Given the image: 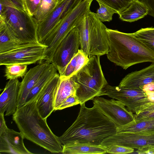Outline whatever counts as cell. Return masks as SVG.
I'll return each instance as SVG.
<instances>
[{
    "instance_id": "cell-41",
    "label": "cell",
    "mask_w": 154,
    "mask_h": 154,
    "mask_svg": "<svg viewBox=\"0 0 154 154\" xmlns=\"http://www.w3.org/2000/svg\"><path fill=\"white\" fill-rule=\"evenodd\" d=\"M57 0V3H58L62 1V0Z\"/></svg>"
},
{
    "instance_id": "cell-14",
    "label": "cell",
    "mask_w": 154,
    "mask_h": 154,
    "mask_svg": "<svg viewBox=\"0 0 154 154\" xmlns=\"http://www.w3.org/2000/svg\"><path fill=\"white\" fill-rule=\"evenodd\" d=\"M60 79L57 73L44 87L37 100L38 111L42 117L47 119L54 110V104Z\"/></svg>"
},
{
    "instance_id": "cell-9",
    "label": "cell",
    "mask_w": 154,
    "mask_h": 154,
    "mask_svg": "<svg viewBox=\"0 0 154 154\" xmlns=\"http://www.w3.org/2000/svg\"><path fill=\"white\" fill-rule=\"evenodd\" d=\"M80 46L79 31L77 26L62 40L53 56L51 63L56 67L60 76L68 64L78 52Z\"/></svg>"
},
{
    "instance_id": "cell-35",
    "label": "cell",
    "mask_w": 154,
    "mask_h": 154,
    "mask_svg": "<svg viewBox=\"0 0 154 154\" xmlns=\"http://www.w3.org/2000/svg\"><path fill=\"white\" fill-rule=\"evenodd\" d=\"M154 110V103H148L143 105L136 107L133 112L135 114L140 112Z\"/></svg>"
},
{
    "instance_id": "cell-28",
    "label": "cell",
    "mask_w": 154,
    "mask_h": 154,
    "mask_svg": "<svg viewBox=\"0 0 154 154\" xmlns=\"http://www.w3.org/2000/svg\"><path fill=\"white\" fill-rule=\"evenodd\" d=\"M27 65L17 64L5 65V76L9 80L23 78L27 72Z\"/></svg>"
},
{
    "instance_id": "cell-16",
    "label": "cell",
    "mask_w": 154,
    "mask_h": 154,
    "mask_svg": "<svg viewBox=\"0 0 154 154\" xmlns=\"http://www.w3.org/2000/svg\"><path fill=\"white\" fill-rule=\"evenodd\" d=\"M20 82L17 79L9 80L0 96V113L13 115L17 108V99Z\"/></svg>"
},
{
    "instance_id": "cell-7",
    "label": "cell",
    "mask_w": 154,
    "mask_h": 154,
    "mask_svg": "<svg viewBox=\"0 0 154 154\" xmlns=\"http://www.w3.org/2000/svg\"><path fill=\"white\" fill-rule=\"evenodd\" d=\"M93 0H82L60 20L42 43L47 47L43 62L51 63L54 54L59 44L72 29L79 25L85 14L90 10Z\"/></svg>"
},
{
    "instance_id": "cell-27",
    "label": "cell",
    "mask_w": 154,
    "mask_h": 154,
    "mask_svg": "<svg viewBox=\"0 0 154 154\" xmlns=\"http://www.w3.org/2000/svg\"><path fill=\"white\" fill-rule=\"evenodd\" d=\"M57 3L56 0H41L33 17L38 22L42 21L54 9Z\"/></svg>"
},
{
    "instance_id": "cell-30",
    "label": "cell",
    "mask_w": 154,
    "mask_h": 154,
    "mask_svg": "<svg viewBox=\"0 0 154 154\" xmlns=\"http://www.w3.org/2000/svg\"><path fill=\"white\" fill-rule=\"evenodd\" d=\"M99 7L95 15L102 22H110L112 19L114 14L117 12L112 8L100 2H98Z\"/></svg>"
},
{
    "instance_id": "cell-4",
    "label": "cell",
    "mask_w": 154,
    "mask_h": 154,
    "mask_svg": "<svg viewBox=\"0 0 154 154\" xmlns=\"http://www.w3.org/2000/svg\"><path fill=\"white\" fill-rule=\"evenodd\" d=\"M0 20L12 35L23 43H39L38 21L26 10L23 0H0Z\"/></svg>"
},
{
    "instance_id": "cell-19",
    "label": "cell",
    "mask_w": 154,
    "mask_h": 154,
    "mask_svg": "<svg viewBox=\"0 0 154 154\" xmlns=\"http://www.w3.org/2000/svg\"><path fill=\"white\" fill-rule=\"evenodd\" d=\"M55 99L54 110L58 109L64 100L72 94H75L78 85L71 77L68 78L61 77Z\"/></svg>"
},
{
    "instance_id": "cell-6",
    "label": "cell",
    "mask_w": 154,
    "mask_h": 154,
    "mask_svg": "<svg viewBox=\"0 0 154 154\" xmlns=\"http://www.w3.org/2000/svg\"><path fill=\"white\" fill-rule=\"evenodd\" d=\"M100 57H89L88 62L71 77L78 85L75 93L80 105L100 95L108 84L102 69Z\"/></svg>"
},
{
    "instance_id": "cell-20",
    "label": "cell",
    "mask_w": 154,
    "mask_h": 154,
    "mask_svg": "<svg viewBox=\"0 0 154 154\" xmlns=\"http://www.w3.org/2000/svg\"><path fill=\"white\" fill-rule=\"evenodd\" d=\"M149 13L147 6L140 0H134L124 11L118 14L123 21L132 22L137 21Z\"/></svg>"
},
{
    "instance_id": "cell-34",
    "label": "cell",
    "mask_w": 154,
    "mask_h": 154,
    "mask_svg": "<svg viewBox=\"0 0 154 154\" xmlns=\"http://www.w3.org/2000/svg\"><path fill=\"white\" fill-rule=\"evenodd\" d=\"M154 119V110L135 114L134 120L136 121Z\"/></svg>"
},
{
    "instance_id": "cell-23",
    "label": "cell",
    "mask_w": 154,
    "mask_h": 154,
    "mask_svg": "<svg viewBox=\"0 0 154 154\" xmlns=\"http://www.w3.org/2000/svg\"><path fill=\"white\" fill-rule=\"evenodd\" d=\"M25 44L17 40L3 21L0 20V54L14 50Z\"/></svg>"
},
{
    "instance_id": "cell-8",
    "label": "cell",
    "mask_w": 154,
    "mask_h": 154,
    "mask_svg": "<svg viewBox=\"0 0 154 154\" xmlns=\"http://www.w3.org/2000/svg\"><path fill=\"white\" fill-rule=\"evenodd\" d=\"M47 47L40 43L25 44L14 50L0 54V65H29L38 62H42L45 59V52Z\"/></svg>"
},
{
    "instance_id": "cell-31",
    "label": "cell",
    "mask_w": 154,
    "mask_h": 154,
    "mask_svg": "<svg viewBox=\"0 0 154 154\" xmlns=\"http://www.w3.org/2000/svg\"><path fill=\"white\" fill-rule=\"evenodd\" d=\"M134 151L133 148L117 145H112L106 147V153L111 154L131 153Z\"/></svg>"
},
{
    "instance_id": "cell-29",
    "label": "cell",
    "mask_w": 154,
    "mask_h": 154,
    "mask_svg": "<svg viewBox=\"0 0 154 154\" xmlns=\"http://www.w3.org/2000/svg\"><path fill=\"white\" fill-rule=\"evenodd\" d=\"M116 11L118 14L127 8L134 0H95Z\"/></svg>"
},
{
    "instance_id": "cell-40",
    "label": "cell",
    "mask_w": 154,
    "mask_h": 154,
    "mask_svg": "<svg viewBox=\"0 0 154 154\" xmlns=\"http://www.w3.org/2000/svg\"><path fill=\"white\" fill-rule=\"evenodd\" d=\"M140 89L144 92H154V83H150L141 87Z\"/></svg>"
},
{
    "instance_id": "cell-12",
    "label": "cell",
    "mask_w": 154,
    "mask_h": 154,
    "mask_svg": "<svg viewBox=\"0 0 154 154\" xmlns=\"http://www.w3.org/2000/svg\"><path fill=\"white\" fill-rule=\"evenodd\" d=\"M117 145L137 149L154 145V134L143 132H117L104 140L101 145Z\"/></svg>"
},
{
    "instance_id": "cell-32",
    "label": "cell",
    "mask_w": 154,
    "mask_h": 154,
    "mask_svg": "<svg viewBox=\"0 0 154 154\" xmlns=\"http://www.w3.org/2000/svg\"><path fill=\"white\" fill-rule=\"evenodd\" d=\"M41 0H23L25 8L28 14L34 17Z\"/></svg>"
},
{
    "instance_id": "cell-36",
    "label": "cell",
    "mask_w": 154,
    "mask_h": 154,
    "mask_svg": "<svg viewBox=\"0 0 154 154\" xmlns=\"http://www.w3.org/2000/svg\"><path fill=\"white\" fill-rule=\"evenodd\" d=\"M136 152L139 154H154V145H148L139 148Z\"/></svg>"
},
{
    "instance_id": "cell-1",
    "label": "cell",
    "mask_w": 154,
    "mask_h": 154,
    "mask_svg": "<svg viewBox=\"0 0 154 154\" xmlns=\"http://www.w3.org/2000/svg\"><path fill=\"white\" fill-rule=\"evenodd\" d=\"M114 122L95 105L88 108L81 105L75 121L62 135L58 137L63 145L76 143L100 145L103 141L117 132Z\"/></svg>"
},
{
    "instance_id": "cell-13",
    "label": "cell",
    "mask_w": 154,
    "mask_h": 154,
    "mask_svg": "<svg viewBox=\"0 0 154 154\" xmlns=\"http://www.w3.org/2000/svg\"><path fill=\"white\" fill-rule=\"evenodd\" d=\"M104 95L121 101L132 112L138 106L139 101L147 97L145 92L140 89L113 86L108 84L103 89L100 96Z\"/></svg>"
},
{
    "instance_id": "cell-17",
    "label": "cell",
    "mask_w": 154,
    "mask_h": 154,
    "mask_svg": "<svg viewBox=\"0 0 154 154\" xmlns=\"http://www.w3.org/2000/svg\"><path fill=\"white\" fill-rule=\"evenodd\" d=\"M46 62L39 63L26 72L21 82L17 99V108L23 105L26 97L33 87L49 64Z\"/></svg>"
},
{
    "instance_id": "cell-15",
    "label": "cell",
    "mask_w": 154,
    "mask_h": 154,
    "mask_svg": "<svg viewBox=\"0 0 154 154\" xmlns=\"http://www.w3.org/2000/svg\"><path fill=\"white\" fill-rule=\"evenodd\" d=\"M22 134L8 128L0 135V152L15 154H32L25 146Z\"/></svg>"
},
{
    "instance_id": "cell-25",
    "label": "cell",
    "mask_w": 154,
    "mask_h": 154,
    "mask_svg": "<svg viewBox=\"0 0 154 154\" xmlns=\"http://www.w3.org/2000/svg\"><path fill=\"white\" fill-rule=\"evenodd\" d=\"M89 60L88 56L79 49L66 66L61 77H72L85 66Z\"/></svg>"
},
{
    "instance_id": "cell-5",
    "label": "cell",
    "mask_w": 154,
    "mask_h": 154,
    "mask_svg": "<svg viewBox=\"0 0 154 154\" xmlns=\"http://www.w3.org/2000/svg\"><path fill=\"white\" fill-rule=\"evenodd\" d=\"M78 27L80 49L88 57L101 56L109 51L107 28L90 10L84 15Z\"/></svg>"
},
{
    "instance_id": "cell-22",
    "label": "cell",
    "mask_w": 154,
    "mask_h": 154,
    "mask_svg": "<svg viewBox=\"0 0 154 154\" xmlns=\"http://www.w3.org/2000/svg\"><path fill=\"white\" fill-rule=\"evenodd\" d=\"M63 154H103L106 153V147L101 145L76 143L63 145Z\"/></svg>"
},
{
    "instance_id": "cell-11",
    "label": "cell",
    "mask_w": 154,
    "mask_h": 154,
    "mask_svg": "<svg viewBox=\"0 0 154 154\" xmlns=\"http://www.w3.org/2000/svg\"><path fill=\"white\" fill-rule=\"evenodd\" d=\"M83 0H62L43 20L38 22L37 35L38 42L42 44L60 20Z\"/></svg>"
},
{
    "instance_id": "cell-38",
    "label": "cell",
    "mask_w": 154,
    "mask_h": 154,
    "mask_svg": "<svg viewBox=\"0 0 154 154\" xmlns=\"http://www.w3.org/2000/svg\"><path fill=\"white\" fill-rule=\"evenodd\" d=\"M4 114L0 113V135L6 131L8 128L5 120Z\"/></svg>"
},
{
    "instance_id": "cell-26",
    "label": "cell",
    "mask_w": 154,
    "mask_h": 154,
    "mask_svg": "<svg viewBox=\"0 0 154 154\" xmlns=\"http://www.w3.org/2000/svg\"><path fill=\"white\" fill-rule=\"evenodd\" d=\"M134 34L147 48L154 53V27L142 28L134 32Z\"/></svg>"
},
{
    "instance_id": "cell-18",
    "label": "cell",
    "mask_w": 154,
    "mask_h": 154,
    "mask_svg": "<svg viewBox=\"0 0 154 154\" xmlns=\"http://www.w3.org/2000/svg\"><path fill=\"white\" fill-rule=\"evenodd\" d=\"M152 83H154V62L140 70L127 75L121 80L118 86L140 89L145 85Z\"/></svg>"
},
{
    "instance_id": "cell-33",
    "label": "cell",
    "mask_w": 154,
    "mask_h": 154,
    "mask_svg": "<svg viewBox=\"0 0 154 154\" xmlns=\"http://www.w3.org/2000/svg\"><path fill=\"white\" fill-rule=\"evenodd\" d=\"M78 104H80V103L78 97L75 94H72L64 100L58 110H62Z\"/></svg>"
},
{
    "instance_id": "cell-2",
    "label": "cell",
    "mask_w": 154,
    "mask_h": 154,
    "mask_svg": "<svg viewBox=\"0 0 154 154\" xmlns=\"http://www.w3.org/2000/svg\"><path fill=\"white\" fill-rule=\"evenodd\" d=\"M12 119L25 138L52 153H62L63 145L40 114L37 100L17 108Z\"/></svg>"
},
{
    "instance_id": "cell-10",
    "label": "cell",
    "mask_w": 154,
    "mask_h": 154,
    "mask_svg": "<svg viewBox=\"0 0 154 154\" xmlns=\"http://www.w3.org/2000/svg\"><path fill=\"white\" fill-rule=\"evenodd\" d=\"M93 100L94 105L113 122L117 128L127 124L134 120V115L133 112L128 110L125 105L118 100L114 98L107 99L97 96Z\"/></svg>"
},
{
    "instance_id": "cell-3",
    "label": "cell",
    "mask_w": 154,
    "mask_h": 154,
    "mask_svg": "<svg viewBox=\"0 0 154 154\" xmlns=\"http://www.w3.org/2000/svg\"><path fill=\"white\" fill-rule=\"evenodd\" d=\"M109 51L108 59L126 69L134 65L154 62V53L148 49L134 33H126L107 28Z\"/></svg>"
},
{
    "instance_id": "cell-24",
    "label": "cell",
    "mask_w": 154,
    "mask_h": 154,
    "mask_svg": "<svg viewBox=\"0 0 154 154\" xmlns=\"http://www.w3.org/2000/svg\"><path fill=\"white\" fill-rule=\"evenodd\" d=\"M117 132H143L154 134V119L136 122L134 120L117 128Z\"/></svg>"
},
{
    "instance_id": "cell-21",
    "label": "cell",
    "mask_w": 154,
    "mask_h": 154,
    "mask_svg": "<svg viewBox=\"0 0 154 154\" xmlns=\"http://www.w3.org/2000/svg\"><path fill=\"white\" fill-rule=\"evenodd\" d=\"M57 68L52 63L49 64L48 67L29 92L25 104L37 100L42 91L57 73Z\"/></svg>"
},
{
    "instance_id": "cell-37",
    "label": "cell",
    "mask_w": 154,
    "mask_h": 154,
    "mask_svg": "<svg viewBox=\"0 0 154 154\" xmlns=\"http://www.w3.org/2000/svg\"><path fill=\"white\" fill-rule=\"evenodd\" d=\"M149 9L148 14L154 17V0H140Z\"/></svg>"
},
{
    "instance_id": "cell-39",
    "label": "cell",
    "mask_w": 154,
    "mask_h": 154,
    "mask_svg": "<svg viewBox=\"0 0 154 154\" xmlns=\"http://www.w3.org/2000/svg\"><path fill=\"white\" fill-rule=\"evenodd\" d=\"M145 92L147 97L144 99L145 104L148 103H154V92L147 91Z\"/></svg>"
}]
</instances>
